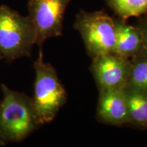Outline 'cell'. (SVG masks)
<instances>
[{
	"label": "cell",
	"instance_id": "cell-1",
	"mask_svg": "<svg viewBox=\"0 0 147 147\" xmlns=\"http://www.w3.org/2000/svg\"><path fill=\"white\" fill-rule=\"evenodd\" d=\"M3 100L0 102V135L5 144L21 142L40 125L32 98L1 84Z\"/></svg>",
	"mask_w": 147,
	"mask_h": 147
},
{
	"label": "cell",
	"instance_id": "cell-2",
	"mask_svg": "<svg viewBox=\"0 0 147 147\" xmlns=\"http://www.w3.org/2000/svg\"><path fill=\"white\" fill-rule=\"evenodd\" d=\"M36 30L29 16H22L5 5H0V55L9 63L31 57L36 45Z\"/></svg>",
	"mask_w": 147,
	"mask_h": 147
},
{
	"label": "cell",
	"instance_id": "cell-3",
	"mask_svg": "<svg viewBox=\"0 0 147 147\" xmlns=\"http://www.w3.org/2000/svg\"><path fill=\"white\" fill-rule=\"evenodd\" d=\"M36 71L34 94L32 98L41 125L53 121L67 102V95L53 66L46 63L42 48L34 63Z\"/></svg>",
	"mask_w": 147,
	"mask_h": 147
},
{
	"label": "cell",
	"instance_id": "cell-4",
	"mask_svg": "<svg viewBox=\"0 0 147 147\" xmlns=\"http://www.w3.org/2000/svg\"><path fill=\"white\" fill-rule=\"evenodd\" d=\"M74 27L80 33L88 54L92 59L114 53L116 45L115 19L104 11L77 14Z\"/></svg>",
	"mask_w": 147,
	"mask_h": 147
},
{
	"label": "cell",
	"instance_id": "cell-5",
	"mask_svg": "<svg viewBox=\"0 0 147 147\" xmlns=\"http://www.w3.org/2000/svg\"><path fill=\"white\" fill-rule=\"evenodd\" d=\"M71 0H29L28 10L36 30V45L62 36L64 14Z\"/></svg>",
	"mask_w": 147,
	"mask_h": 147
},
{
	"label": "cell",
	"instance_id": "cell-6",
	"mask_svg": "<svg viewBox=\"0 0 147 147\" xmlns=\"http://www.w3.org/2000/svg\"><path fill=\"white\" fill-rule=\"evenodd\" d=\"M131 68V59L115 53L93 58L90 69L99 90L122 89L125 87Z\"/></svg>",
	"mask_w": 147,
	"mask_h": 147
},
{
	"label": "cell",
	"instance_id": "cell-7",
	"mask_svg": "<svg viewBox=\"0 0 147 147\" xmlns=\"http://www.w3.org/2000/svg\"><path fill=\"white\" fill-rule=\"evenodd\" d=\"M97 119L103 123L121 126L129 124L123 89L99 90Z\"/></svg>",
	"mask_w": 147,
	"mask_h": 147
},
{
	"label": "cell",
	"instance_id": "cell-8",
	"mask_svg": "<svg viewBox=\"0 0 147 147\" xmlns=\"http://www.w3.org/2000/svg\"><path fill=\"white\" fill-rule=\"evenodd\" d=\"M116 27V45L114 53L127 59L134 58L143 53L144 43L140 29L132 26L125 20L115 19Z\"/></svg>",
	"mask_w": 147,
	"mask_h": 147
},
{
	"label": "cell",
	"instance_id": "cell-9",
	"mask_svg": "<svg viewBox=\"0 0 147 147\" xmlns=\"http://www.w3.org/2000/svg\"><path fill=\"white\" fill-rule=\"evenodd\" d=\"M129 124L147 128V91L137 88L125 87Z\"/></svg>",
	"mask_w": 147,
	"mask_h": 147
},
{
	"label": "cell",
	"instance_id": "cell-10",
	"mask_svg": "<svg viewBox=\"0 0 147 147\" xmlns=\"http://www.w3.org/2000/svg\"><path fill=\"white\" fill-rule=\"evenodd\" d=\"M110 8L121 19L147 14V0H106Z\"/></svg>",
	"mask_w": 147,
	"mask_h": 147
},
{
	"label": "cell",
	"instance_id": "cell-11",
	"mask_svg": "<svg viewBox=\"0 0 147 147\" xmlns=\"http://www.w3.org/2000/svg\"><path fill=\"white\" fill-rule=\"evenodd\" d=\"M126 86L147 91V55L145 53L131 59V68Z\"/></svg>",
	"mask_w": 147,
	"mask_h": 147
},
{
	"label": "cell",
	"instance_id": "cell-12",
	"mask_svg": "<svg viewBox=\"0 0 147 147\" xmlns=\"http://www.w3.org/2000/svg\"><path fill=\"white\" fill-rule=\"evenodd\" d=\"M140 29L143 37V43H144V50L143 53L147 55V20H143L138 25Z\"/></svg>",
	"mask_w": 147,
	"mask_h": 147
},
{
	"label": "cell",
	"instance_id": "cell-13",
	"mask_svg": "<svg viewBox=\"0 0 147 147\" xmlns=\"http://www.w3.org/2000/svg\"><path fill=\"white\" fill-rule=\"evenodd\" d=\"M5 145H6V144H5L4 142H3V140L1 137V135H0V146H5Z\"/></svg>",
	"mask_w": 147,
	"mask_h": 147
},
{
	"label": "cell",
	"instance_id": "cell-14",
	"mask_svg": "<svg viewBox=\"0 0 147 147\" xmlns=\"http://www.w3.org/2000/svg\"><path fill=\"white\" fill-rule=\"evenodd\" d=\"M2 59H3V57H2V56H1V55H0V61H1L2 60Z\"/></svg>",
	"mask_w": 147,
	"mask_h": 147
}]
</instances>
